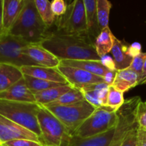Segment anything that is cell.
<instances>
[{
    "instance_id": "obj_35",
    "label": "cell",
    "mask_w": 146,
    "mask_h": 146,
    "mask_svg": "<svg viewBox=\"0 0 146 146\" xmlns=\"http://www.w3.org/2000/svg\"><path fill=\"white\" fill-rule=\"evenodd\" d=\"M137 146H146V130L140 126L137 129Z\"/></svg>"
},
{
    "instance_id": "obj_23",
    "label": "cell",
    "mask_w": 146,
    "mask_h": 146,
    "mask_svg": "<svg viewBox=\"0 0 146 146\" xmlns=\"http://www.w3.org/2000/svg\"><path fill=\"white\" fill-rule=\"evenodd\" d=\"M115 38V36L111 32L109 27L101 30V33L94 41L96 51L100 58H104L106 54L111 53Z\"/></svg>"
},
{
    "instance_id": "obj_26",
    "label": "cell",
    "mask_w": 146,
    "mask_h": 146,
    "mask_svg": "<svg viewBox=\"0 0 146 146\" xmlns=\"http://www.w3.org/2000/svg\"><path fill=\"white\" fill-rule=\"evenodd\" d=\"M24 78L25 79L26 84H27L28 88L34 94L45 91V90L49 89V88H54V87L65 85V84H59V83L46 81V80L34 78V77L27 75H24Z\"/></svg>"
},
{
    "instance_id": "obj_10",
    "label": "cell",
    "mask_w": 146,
    "mask_h": 146,
    "mask_svg": "<svg viewBox=\"0 0 146 146\" xmlns=\"http://www.w3.org/2000/svg\"><path fill=\"white\" fill-rule=\"evenodd\" d=\"M68 84L73 88L81 89L84 87L105 82L104 78L75 67L59 65L57 67Z\"/></svg>"
},
{
    "instance_id": "obj_22",
    "label": "cell",
    "mask_w": 146,
    "mask_h": 146,
    "mask_svg": "<svg viewBox=\"0 0 146 146\" xmlns=\"http://www.w3.org/2000/svg\"><path fill=\"white\" fill-rule=\"evenodd\" d=\"M115 128L100 135L88 138L73 136L68 146H109L113 138Z\"/></svg>"
},
{
    "instance_id": "obj_16",
    "label": "cell",
    "mask_w": 146,
    "mask_h": 146,
    "mask_svg": "<svg viewBox=\"0 0 146 146\" xmlns=\"http://www.w3.org/2000/svg\"><path fill=\"white\" fill-rule=\"evenodd\" d=\"M21 70L24 75L52 82L68 84L66 80L57 68H48L41 66H24L21 67Z\"/></svg>"
},
{
    "instance_id": "obj_19",
    "label": "cell",
    "mask_w": 146,
    "mask_h": 146,
    "mask_svg": "<svg viewBox=\"0 0 146 146\" xmlns=\"http://www.w3.org/2000/svg\"><path fill=\"white\" fill-rule=\"evenodd\" d=\"M24 78L21 67L0 63V92L4 91Z\"/></svg>"
},
{
    "instance_id": "obj_33",
    "label": "cell",
    "mask_w": 146,
    "mask_h": 146,
    "mask_svg": "<svg viewBox=\"0 0 146 146\" xmlns=\"http://www.w3.org/2000/svg\"><path fill=\"white\" fill-rule=\"evenodd\" d=\"M1 146H43L40 143L27 139H17L3 143Z\"/></svg>"
},
{
    "instance_id": "obj_5",
    "label": "cell",
    "mask_w": 146,
    "mask_h": 146,
    "mask_svg": "<svg viewBox=\"0 0 146 146\" xmlns=\"http://www.w3.org/2000/svg\"><path fill=\"white\" fill-rule=\"evenodd\" d=\"M44 107L61 121L72 136L96 110V108L86 100L69 105Z\"/></svg>"
},
{
    "instance_id": "obj_12",
    "label": "cell",
    "mask_w": 146,
    "mask_h": 146,
    "mask_svg": "<svg viewBox=\"0 0 146 146\" xmlns=\"http://www.w3.org/2000/svg\"><path fill=\"white\" fill-rule=\"evenodd\" d=\"M17 139H27L40 143L38 135L0 114V143L2 145Z\"/></svg>"
},
{
    "instance_id": "obj_20",
    "label": "cell",
    "mask_w": 146,
    "mask_h": 146,
    "mask_svg": "<svg viewBox=\"0 0 146 146\" xmlns=\"http://www.w3.org/2000/svg\"><path fill=\"white\" fill-rule=\"evenodd\" d=\"M140 77L131 68L117 71L112 86L124 94L131 88L138 86Z\"/></svg>"
},
{
    "instance_id": "obj_13",
    "label": "cell",
    "mask_w": 146,
    "mask_h": 146,
    "mask_svg": "<svg viewBox=\"0 0 146 146\" xmlns=\"http://www.w3.org/2000/svg\"><path fill=\"white\" fill-rule=\"evenodd\" d=\"M22 53L41 66L57 68L61 62L57 57L41 44H28L23 48Z\"/></svg>"
},
{
    "instance_id": "obj_30",
    "label": "cell",
    "mask_w": 146,
    "mask_h": 146,
    "mask_svg": "<svg viewBox=\"0 0 146 146\" xmlns=\"http://www.w3.org/2000/svg\"><path fill=\"white\" fill-rule=\"evenodd\" d=\"M146 60V52H141L138 55L135 56L133 59L132 63H131V66L129 68L136 73L139 77H141V74L143 72V68L144 64H145Z\"/></svg>"
},
{
    "instance_id": "obj_25",
    "label": "cell",
    "mask_w": 146,
    "mask_h": 146,
    "mask_svg": "<svg viewBox=\"0 0 146 146\" xmlns=\"http://www.w3.org/2000/svg\"><path fill=\"white\" fill-rule=\"evenodd\" d=\"M34 3L42 21L48 28H50L56 19L51 9V2L48 0H34Z\"/></svg>"
},
{
    "instance_id": "obj_34",
    "label": "cell",
    "mask_w": 146,
    "mask_h": 146,
    "mask_svg": "<svg viewBox=\"0 0 146 146\" xmlns=\"http://www.w3.org/2000/svg\"><path fill=\"white\" fill-rule=\"evenodd\" d=\"M138 125L133 128L128 132L121 146H137V129Z\"/></svg>"
},
{
    "instance_id": "obj_14",
    "label": "cell",
    "mask_w": 146,
    "mask_h": 146,
    "mask_svg": "<svg viewBox=\"0 0 146 146\" xmlns=\"http://www.w3.org/2000/svg\"><path fill=\"white\" fill-rule=\"evenodd\" d=\"M0 100L36 103L34 94L28 88L24 78H21L5 91L0 92Z\"/></svg>"
},
{
    "instance_id": "obj_36",
    "label": "cell",
    "mask_w": 146,
    "mask_h": 146,
    "mask_svg": "<svg viewBox=\"0 0 146 146\" xmlns=\"http://www.w3.org/2000/svg\"><path fill=\"white\" fill-rule=\"evenodd\" d=\"M143 84H146V60L145 64H144L143 68L142 74H141V77H140L138 85H143Z\"/></svg>"
},
{
    "instance_id": "obj_11",
    "label": "cell",
    "mask_w": 146,
    "mask_h": 146,
    "mask_svg": "<svg viewBox=\"0 0 146 146\" xmlns=\"http://www.w3.org/2000/svg\"><path fill=\"white\" fill-rule=\"evenodd\" d=\"M141 52L142 51L139 44L128 45L126 43L115 38L111 51L115 70L119 71L129 68L134 57Z\"/></svg>"
},
{
    "instance_id": "obj_21",
    "label": "cell",
    "mask_w": 146,
    "mask_h": 146,
    "mask_svg": "<svg viewBox=\"0 0 146 146\" xmlns=\"http://www.w3.org/2000/svg\"><path fill=\"white\" fill-rule=\"evenodd\" d=\"M84 3L86 17L87 33L89 38L94 42L101 31L97 16V0H84Z\"/></svg>"
},
{
    "instance_id": "obj_6",
    "label": "cell",
    "mask_w": 146,
    "mask_h": 146,
    "mask_svg": "<svg viewBox=\"0 0 146 146\" xmlns=\"http://www.w3.org/2000/svg\"><path fill=\"white\" fill-rule=\"evenodd\" d=\"M117 123V112L109 111L106 107L96 108L95 111L76 131L73 136L80 138L95 136L115 128Z\"/></svg>"
},
{
    "instance_id": "obj_28",
    "label": "cell",
    "mask_w": 146,
    "mask_h": 146,
    "mask_svg": "<svg viewBox=\"0 0 146 146\" xmlns=\"http://www.w3.org/2000/svg\"><path fill=\"white\" fill-rule=\"evenodd\" d=\"M125 101L123 93L117 90L112 86H110L106 108L111 112H117L123 105Z\"/></svg>"
},
{
    "instance_id": "obj_2",
    "label": "cell",
    "mask_w": 146,
    "mask_h": 146,
    "mask_svg": "<svg viewBox=\"0 0 146 146\" xmlns=\"http://www.w3.org/2000/svg\"><path fill=\"white\" fill-rule=\"evenodd\" d=\"M48 29L37 11L34 0L25 4L9 34L29 44H41L48 34Z\"/></svg>"
},
{
    "instance_id": "obj_7",
    "label": "cell",
    "mask_w": 146,
    "mask_h": 146,
    "mask_svg": "<svg viewBox=\"0 0 146 146\" xmlns=\"http://www.w3.org/2000/svg\"><path fill=\"white\" fill-rule=\"evenodd\" d=\"M56 31L66 34H88L84 0H75L67 7L66 12L56 17Z\"/></svg>"
},
{
    "instance_id": "obj_37",
    "label": "cell",
    "mask_w": 146,
    "mask_h": 146,
    "mask_svg": "<svg viewBox=\"0 0 146 146\" xmlns=\"http://www.w3.org/2000/svg\"><path fill=\"white\" fill-rule=\"evenodd\" d=\"M2 7L3 0H0V35L3 34L2 31Z\"/></svg>"
},
{
    "instance_id": "obj_18",
    "label": "cell",
    "mask_w": 146,
    "mask_h": 146,
    "mask_svg": "<svg viewBox=\"0 0 146 146\" xmlns=\"http://www.w3.org/2000/svg\"><path fill=\"white\" fill-rule=\"evenodd\" d=\"M60 65L81 68L102 78H104L106 74L111 70L102 61L94 60H63L60 62Z\"/></svg>"
},
{
    "instance_id": "obj_17",
    "label": "cell",
    "mask_w": 146,
    "mask_h": 146,
    "mask_svg": "<svg viewBox=\"0 0 146 146\" xmlns=\"http://www.w3.org/2000/svg\"><path fill=\"white\" fill-rule=\"evenodd\" d=\"M25 4V0H3L2 31L9 34Z\"/></svg>"
},
{
    "instance_id": "obj_4",
    "label": "cell",
    "mask_w": 146,
    "mask_h": 146,
    "mask_svg": "<svg viewBox=\"0 0 146 146\" xmlns=\"http://www.w3.org/2000/svg\"><path fill=\"white\" fill-rule=\"evenodd\" d=\"M43 146H68L72 138L68 130L46 108L41 105L37 114Z\"/></svg>"
},
{
    "instance_id": "obj_9",
    "label": "cell",
    "mask_w": 146,
    "mask_h": 146,
    "mask_svg": "<svg viewBox=\"0 0 146 146\" xmlns=\"http://www.w3.org/2000/svg\"><path fill=\"white\" fill-rule=\"evenodd\" d=\"M28 44L9 34H1L0 35V63L14 64L19 67L38 66L22 53L23 48Z\"/></svg>"
},
{
    "instance_id": "obj_32",
    "label": "cell",
    "mask_w": 146,
    "mask_h": 146,
    "mask_svg": "<svg viewBox=\"0 0 146 146\" xmlns=\"http://www.w3.org/2000/svg\"><path fill=\"white\" fill-rule=\"evenodd\" d=\"M137 121L138 126L146 130V101H141L138 108Z\"/></svg>"
},
{
    "instance_id": "obj_31",
    "label": "cell",
    "mask_w": 146,
    "mask_h": 146,
    "mask_svg": "<svg viewBox=\"0 0 146 146\" xmlns=\"http://www.w3.org/2000/svg\"><path fill=\"white\" fill-rule=\"evenodd\" d=\"M67 7L68 5L64 0H54L51 1V9L54 15L56 17L64 15L66 12Z\"/></svg>"
},
{
    "instance_id": "obj_15",
    "label": "cell",
    "mask_w": 146,
    "mask_h": 146,
    "mask_svg": "<svg viewBox=\"0 0 146 146\" xmlns=\"http://www.w3.org/2000/svg\"><path fill=\"white\" fill-rule=\"evenodd\" d=\"M110 85L106 82L93 84L80 89L84 98L94 108L106 106Z\"/></svg>"
},
{
    "instance_id": "obj_8",
    "label": "cell",
    "mask_w": 146,
    "mask_h": 146,
    "mask_svg": "<svg viewBox=\"0 0 146 146\" xmlns=\"http://www.w3.org/2000/svg\"><path fill=\"white\" fill-rule=\"evenodd\" d=\"M141 101L139 96L128 98L125 100L123 105L117 111L118 123L109 146H121L128 132L133 128L138 125L137 114L138 106Z\"/></svg>"
},
{
    "instance_id": "obj_29",
    "label": "cell",
    "mask_w": 146,
    "mask_h": 146,
    "mask_svg": "<svg viewBox=\"0 0 146 146\" xmlns=\"http://www.w3.org/2000/svg\"><path fill=\"white\" fill-rule=\"evenodd\" d=\"M111 7L112 4L108 0H97V16L101 30L108 27Z\"/></svg>"
},
{
    "instance_id": "obj_38",
    "label": "cell",
    "mask_w": 146,
    "mask_h": 146,
    "mask_svg": "<svg viewBox=\"0 0 146 146\" xmlns=\"http://www.w3.org/2000/svg\"><path fill=\"white\" fill-rule=\"evenodd\" d=\"M0 146H1V143H0Z\"/></svg>"
},
{
    "instance_id": "obj_24",
    "label": "cell",
    "mask_w": 146,
    "mask_h": 146,
    "mask_svg": "<svg viewBox=\"0 0 146 146\" xmlns=\"http://www.w3.org/2000/svg\"><path fill=\"white\" fill-rule=\"evenodd\" d=\"M72 88H74L70 84H65L34 94V97L37 104L44 106L54 102L59 97H61L63 94L69 91Z\"/></svg>"
},
{
    "instance_id": "obj_27",
    "label": "cell",
    "mask_w": 146,
    "mask_h": 146,
    "mask_svg": "<svg viewBox=\"0 0 146 146\" xmlns=\"http://www.w3.org/2000/svg\"><path fill=\"white\" fill-rule=\"evenodd\" d=\"M85 100L82 92L77 88H72L68 92L63 94L57 100L43 106H65L75 104Z\"/></svg>"
},
{
    "instance_id": "obj_1",
    "label": "cell",
    "mask_w": 146,
    "mask_h": 146,
    "mask_svg": "<svg viewBox=\"0 0 146 146\" xmlns=\"http://www.w3.org/2000/svg\"><path fill=\"white\" fill-rule=\"evenodd\" d=\"M41 45L60 61H101L96 51L94 42L88 34H66L56 31H49Z\"/></svg>"
},
{
    "instance_id": "obj_3",
    "label": "cell",
    "mask_w": 146,
    "mask_h": 146,
    "mask_svg": "<svg viewBox=\"0 0 146 146\" xmlns=\"http://www.w3.org/2000/svg\"><path fill=\"white\" fill-rule=\"evenodd\" d=\"M41 105L37 103L0 100V114L38 135H41L37 114Z\"/></svg>"
}]
</instances>
